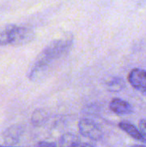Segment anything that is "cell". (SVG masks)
Listing matches in <instances>:
<instances>
[{"mask_svg":"<svg viewBox=\"0 0 146 147\" xmlns=\"http://www.w3.org/2000/svg\"><path fill=\"white\" fill-rule=\"evenodd\" d=\"M73 43L72 35L56 39L49 43L37 56L29 72L28 78L31 81H39L47 73L54 61H57L67 54Z\"/></svg>","mask_w":146,"mask_h":147,"instance_id":"obj_1","label":"cell"},{"mask_svg":"<svg viewBox=\"0 0 146 147\" xmlns=\"http://www.w3.org/2000/svg\"><path fill=\"white\" fill-rule=\"evenodd\" d=\"M34 36V32L27 27L15 24L0 26V46H23L31 42Z\"/></svg>","mask_w":146,"mask_h":147,"instance_id":"obj_2","label":"cell"},{"mask_svg":"<svg viewBox=\"0 0 146 147\" xmlns=\"http://www.w3.org/2000/svg\"><path fill=\"white\" fill-rule=\"evenodd\" d=\"M78 129L82 136L94 141H99L103 137V132L100 126L88 118H83L79 121Z\"/></svg>","mask_w":146,"mask_h":147,"instance_id":"obj_3","label":"cell"},{"mask_svg":"<svg viewBox=\"0 0 146 147\" xmlns=\"http://www.w3.org/2000/svg\"><path fill=\"white\" fill-rule=\"evenodd\" d=\"M128 82L139 92L146 94V71L140 68L133 69L128 75Z\"/></svg>","mask_w":146,"mask_h":147,"instance_id":"obj_4","label":"cell"},{"mask_svg":"<svg viewBox=\"0 0 146 147\" xmlns=\"http://www.w3.org/2000/svg\"><path fill=\"white\" fill-rule=\"evenodd\" d=\"M23 134V127L20 125H12L6 128L3 134L2 139L7 146L13 147L16 145L19 141Z\"/></svg>","mask_w":146,"mask_h":147,"instance_id":"obj_5","label":"cell"},{"mask_svg":"<svg viewBox=\"0 0 146 147\" xmlns=\"http://www.w3.org/2000/svg\"><path fill=\"white\" fill-rule=\"evenodd\" d=\"M110 109L116 115H126L133 113V109L131 104L120 98H114L110 102L109 104Z\"/></svg>","mask_w":146,"mask_h":147,"instance_id":"obj_6","label":"cell"},{"mask_svg":"<svg viewBox=\"0 0 146 147\" xmlns=\"http://www.w3.org/2000/svg\"><path fill=\"white\" fill-rule=\"evenodd\" d=\"M119 127L121 130H123L125 133H126L129 136H131L132 138H133L134 140L145 142V140L144 139L142 134L140 133V131L133 124H131L128 121H121L119 124Z\"/></svg>","mask_w":146,"mask_h":147,"instance_id":"obj_7","label":"cell"},{"mask_svg":"<svg viewBox=\"0 0 146 147\" xmlns=\"http://www.w3.org/2000/svg\"><path fill=\"white\" fill-rule=\"evenodd\" d=\"M105 85H106L107 90L113 93H117V92L121 91L126 86L124 80L119 77H112L108 78L106 81Z\"/></svg>","mask_w":146,"mask_h":147,"instance_id":"obj_8","label":"cell"},{"mask_svg":"<svg viewBox=\"0 0 146 147\" xmlns=\"http://www.w3.org/2000/svg\"><path fill=\"white\" fill-rule=\"evenodd\" d=\"M80 140L78 136L74 134L67 133L63 134L59 141V147H73L80 144Z\"/></svg>","mask_w":146,"mask_h":147,"instance_id":"obj_9","label":"cell"},{"mask_svg":"<svg viewBox=\"0 0 146 147\" xmlns=\"http://www.w3.org/2000/svg\"><path fill=\"white\" fill-rule=\"evenodd\" d=\"M47 119V114L46 111L41 109H36L31 117V121L34 126H40L45 123V121Z\"/></svg>","mask_w":146,"mask_h":147,"instance_id":"obj_10","label":"cell"},{"mask_svg":"<svg viewBox=\"0 0 146 147\" xmlns=\"http://www.w3.org/2000/svg\"><path fill=\"white\" fill-rule=\"evenodd\" d=\"M34 147H57V145L53 142L40 141V142L37 143Z\"/></svg>","mask_w":146,"mask_h":147,"instance_id":"obj_11","label":"cell"},{"mask_svg":"<svg viewBox=\"0 0 146 147\" xmlns=\"http://www.w3.org/2000/svg\"><path fill=\"white\" fill-rule=\"evenodd\" d=\"M139 131L142 134L144 139L146 140V120H143L139 123Z\"/></svg>","mask_w":146,"mask_h":147,"instance_id":"obj_12","label":"cell"},{"mask_svg":"<svg viewBox=\"0 0 146 147\" xmlns=\"http://www.w3.org/2000/svg\"><path fill=\"white\" fill-rule=\"evenodd\" d=\"M73 147H94L93 146H91L90 144H87V143H84V144H83V143H80V144H78V145H77V146H75Z\"/></svg>","mask_w":146,"mask_h":147,"instance_id":"obj_13","label":"cell"},{"mask_svg":"<svg viewBox=\"0 0 146 147\" xmlns=\"http://www.w3.org/2000/svg\"><path fill=\"white\" fill-rule=\"evenodd\" d=\"M131 147H146L145 146H139V145H137V146H133Z\"/></svg>","mask_w":146,"mask_h":147,"instance_id":"obj_14","label":"cell"},{"mask_svg":"<svg viewBox=\"0 0 146 147\" xmlns=\"http://www.w3.org/2000/svg\"><path fill=\"white\" fill-rule=\"evenodd\" d=\"M0 147H11V146H0Z\"/></svg>","mask_w":146,"mask_h":147,"instance_id":"obj_15","label":"cell"}]
</instances>
